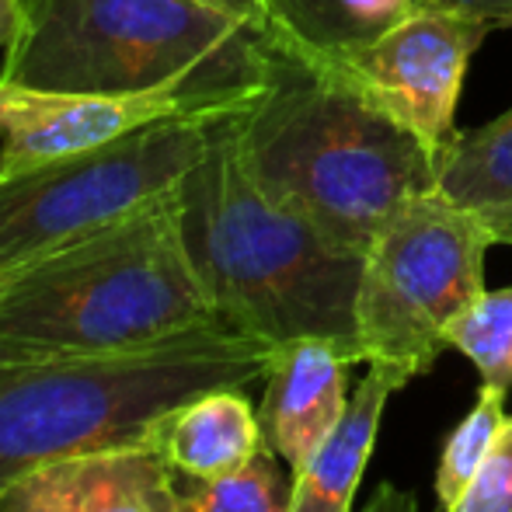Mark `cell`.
<instances>
[{"mask_svg":"<svg viewBox=\"0 0 512 512\" xmlns=\"http://www.w3.org/2000/svg\"><path fill=\"white\" fill-rule=\"evenodd\" d=\"M485 223L492 227L495 244H512V213L509 216H492V220H485Z\"/></svg>","mask_w":512,"mask_h":512,"instance_id":"obj_25","label":"cell"},{"mask_svg":"<svg viewBox=\"0 0 512 512\" xmlns=\"http://www.w3.org/2000/svg\"><path fill=\"white\" fill-rule=\"evenodd\" d=\"M209 122L161 119L102 147L0 175V269L60 251L171 196L203 157Z\"/></svg>","mask_w":512,"mask_h":512,"instance_id":"obj_7","label":"cell"},{"mask_svg":"<svg viewBox=\"0 0 512 512\" xmlns=\"http://www.w3.org/2000/svg\"><path fill=\"white\" fill-rule=\"evenodd\" d=\"M436 4L471 11L478 18H488L495 28H512V0H436Z\"/></svg>","mask_w":512,"mask_h":512,"instance_id":"obj_20","label":"cell"},{"mask_svg":"<svg viewBox=\"0 0 512 512\" xmlns=\"http://www.w3.org/2000/svg\"><path fill=\"white\" fill-rule=\"evenodd\" d=\"M446 512H512V415L502 425L492 457Z\"/></svg>","mask_w":512,"mask_h":512,"instance_id":"obj_19","label":"cell"},{"mask_svg":"<svg viewBox=\"0 0 512 512\" xmlns=\"http://www.w3.org/2000/svg\"><path fill=\"white\" fill-rule=\"evenodd\" d=\"M272 345L209 324L154 345L56 352L0 366V488L39 464L140 446L154 418L213 387H248Z\"/></svg>","mask_w":512,"mask_h":512,"instance_id":"obj_4","label":"cell"},{"mask_svg":"<svg viewBox=\"0 0 512 512\" xmlns=\"http://www.w3.org/2000/svg\"><path fill=\"white\" fill-rule=\"evenodd\" d=\"M227 324L182 237L178 189L91 237L25 262L0 335L32 356L115 352Z\"/></svg>","mask_w":512,"mask_h":512,"instance_id":"obj_5","label":"cell"},{"mask_svg":"<svg viewBox=\"0 0 512 512\" xmlns=\"http://www.w3.org/2000/svg\"><path fill=\"white\" fill-rule=\"evenodd\" d=\"M363 512H418V502H415V495L405 492V488H394L384 481V485H377L370 506Z\"/></svg>","mask_w":512,"mask_h":512,"instance_id":"obj_21","label":"cell"},{"mask_svg":"<svg viewBox=\"0 0 512 512\" xmlns=\"http://www.w3.org/2000/svg\"><path fill=\"white\" fill-rule=\"evenodd\" d=\"M213 105L175 91L147 95H74L0 77V175L102 147L161 119H220Z\"/></svg>","mask_w":512,"mask_h":512,"instance_id":"obj_9","label":"cell"},{"mask_svg":"<svg viewBox=\"0 0 512 512\" xmlns=\"http://www.w3.org/2000/svg\"><path fill=\"white\" fill-rule=\"evenodd\" d=\"M450 349L471 359L481 384L512 391V286L481 293L478 304L453 324Z\"/></svg>","mask_w":512,"mask_h":512,"instance_id":"obj_18","label":"cell"},{"mask_svg":"<svg viewBox=\"0 0 512 512\" xmlns=\"http://www.w3.org/2000/svg\"><path fill=\"white\" fill-rule=\"evenodd\" d=\"M175 471L150 446L77 453L0 488V512H164Z\"/></svg>","mask_w":512,"mask_h":512,"instance_id":"obj_11","label":"cell"},{"mask_svg":"<svg viewBox=\"0 0 512 512\" xmlns=\"http://www.w3.org/2000/svg\"><path fill=\"white\" fill-rule=\"evenodd\" d=\"M492 32L495 25L488 18L422 0L373 42L321 63L338 70L359 95L415 133L439 164V154L457 136L453 115L467 63Z\"/></svg>","mask_w":512,"mask_h":512,"instance_id":"obj_8","label":"cell"},{"mask_svg":"<svg viewBox=\"0 0 512 512\" xmlns=\"http://www.w3.org/2000/svg\"><path fill=\"white\" fill-rule=\"evenodd\" d=\"M182 237L220 317L265 345L328 338L359 363L363 255L338 248L251 178L234 112L209 122L206 150L178 185Z\"/></svg>","mask_w":512,"mask_h":512,"instance_id":"obj_2","label":"cell"},{"mask_svg":"<svg viewBox=\"0 0 512 512\" xmlns=\"http://www.w3.org/2000/svg\"><path fill=\"white\" fill-rule=\"evenodd\" d=\"M25 28V0H0V49H11Z\"/></svg>","mask_w":512,"mask_h":512,"instance_id":"obj_22","label":"cell"},{"mask_svg":"<svg viewBox=\"0 0 512 512\" xmlns=\"http://www.w3.org/2000/svg\"><path fill=\"white\" fill-rule=\"evenodd\" d=\"M234 122L251 178L352 255H366L411 199L436 192V154L415 133L328 63L279 42Z\"/></svg>","mask_w":512,"mask_h":512,"instance_id":"obj_1","label":"cell"},{"mask_svg":"<svg viewBox=\"0 0 512 512\" xmlns=\"http://www.w3.org/2000/svg\"><path fill=\"white\" fill-rule=\"evenodd\" d=\"M143 446H150L178 478L213 481L241 471L269 443L244 387H213L154 418Z\"/></svg>","mask_w":512,"mask_h":512,"instance_id":"obj_12","label":"cell"},{"mask_svg":"<svg viewBox=\"0 0 512 512\" xmlns=\"http://www.w3.org/2000/svg\"><path fill=\"white\" fill-rule=\"evenodd\" d=\"M436 192L485 220L512 213V108L488 126L453 136L439 154Z\"/></svg>","mask_w":512,"mask_h":512,"instance_id":"obj_15","label":"cell"},{"mask_svg":"<svg viewBox=\"0 0 512 512\" xmlns=\"http://www.w3.org/2000/svg\"><path fill=\"white\" fill-rule=\"evenodd\" d=\"M401 384L384 370H373L359 380L349 411L328 443L293 474L290 509L286 512H352V499L359 492L363 471L377 446V432L384 422V408Z\"/></svg>","mask_w":512,"mask_h":512,"instance_id":"obj_13","label":"cell"},{"mask_svg":"<svg viewBox=\"0 0 512 512\" xmlns=\"http://www.w3.org/2000/svg\"><path fill=\"white\" fill-rule=\"evenodd\" d=\"M495 244L481 213L439 192L411 203L373 237L356 293L359 363L401 387L429 373L450 331L485 293V255Z\"/></svg>","mask_w":512,"mask_h":512,"instance_id":"obj_6","label":"cell"},{"mask_svg":"<svg viewBox=\"0 0 512 512\" xmlns=\"http://www.w3.org/2000/svg\"><path fill=\"white\" fill-rule=\"evenodd\" d=\"M199 4L216 7V11H227V14H234V18L251 21V25H258V28H269L265 25V4L262 0H199Z\"/></svg>","mask_w":512,"mask_h":512,"instance_id":"obj_23","label":"cell"},{"mask_svg":"<svg viewBox=\"0 0 512 512\" xmlns=\"http://www.w3.org/2000/svg\"><path fill=\"white\" fill-rule=\"evenodd\" d=\"M506 394L509 391H502L495 384H481L471 411L446 436L443 453H439V464H436V499L443 509H450L464 495V488L474 481L481 464L492 457L502 425L509 418Z\"/></svg>","mask_w":512,"mask_h":512,"instance_id":"obj_17","label":"cell"},{"mask_svg":"<svg viewBox=\"0 0 512 512\" xmlns=\"http://www.w3.org/2000/svg\"><path fill=\"white\" fill-rule=\"evenodd\" d=\"M352 363L356 356L328 338H293L272 349L258 422L269 450L290 474L307 467L349 411Z\"/></svg>","mask_w":512,"mask_h":512,"instance_id":"obj_10","label":"cell"},{"mask_svg":"<svg viewBox=\"0 0 512 512\" xmlns=\"http://www.w3.org/2000/svg\"><path fill=\"white\" fill-rule=\"evenodd\" d=\"M293 474L286 481L283 460L265 446L241 471L213 481H171L164 512H286L290 509Z\"/></svg>","mask_w":512,"mask_h":512,"instance_id":"obj_16","label":"cell"},{"mask_svg":"<svg viewBox=\"0 0 512 512\" xmlns=\"http://www.w3.org/2000/svg\"><path fill=\"white\" fill-rule=\"evenodd\" d=\"M269 28L199 0H25L0 77L74 95L175 91L241 112L262 91Z\"/></svg>","mask_w":512,"mask_h":512,"instance_id":"obj_3","label":"cell"},{"mask_svg":"<svg viewBox=\"0 0 512 512\" xmlns=\"http://www.w3.org/2000/svg\"><path fill=\"white\" fill-rule=\"evenodd\" d=\"M25 269V262L21 265H11V269H0V304H4L7 290H11V283L18 279V272ZM14 359H32V352H25L21 345H14L11 338L0 335V366L4 363H14Z\"/></svg>","mask_w":512,"mask_h":512,"instance_id":"obj_24","label":"cell"},{"mask_svg":"<svg viewBox=\"0 0 512 512\" xmlns=\"http://www.w3.org/2000/svg\"><path fill=\"white\" fill-rule=\"evenodd\" d=\"M269 39L314 60H338L373 42L422 0H262Z\"/></svg>","mask_w":512,"mask_h":512,"instance_id":"obj_14","label":"cell"}]
</instances>
